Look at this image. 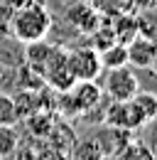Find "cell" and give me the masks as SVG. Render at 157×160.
<instances>
[{"label":"cell","instance_id":"obj_3","mask_svg":"<svg viewBox=\"0 0 157 160\" xmlns=\"http://www.w3.org/2000/svg\"><path fill=\"white\" fill-rule=\"evenodd\" d=\"M103 91L108 94L111 101H128L135 96L137 91V79L133 67H116V69H108L106 81H103Z\"/></svg>","mask_w":157,"mask_h":160},{"label":"cell","instance_id":"obj_9","mask_svg":"<svg viewBox=\"0 0 157 160\" xmlns=\"http://www.w3.org/2000/svg\"><path fill=\"white\" fill-rule=\"evenodd\" d=\"M128 67L133 69L155 67V40L137 35L133 42H128Z\"/></svg>","mask_w":157,"mask_h":160},{"label":"cell","instance_id":"obj_5","mask_svg":"<svg viewBox=\"0 0 157 160\" xmlns=\"http://www.w3.org/2000/svg\"><path fill=\"white\" fill-rule=\"evenodd\" d=\"M103 123L116 126V128H125V131H137L145 123L140 118V113L135 111V106L128 101H111L108 108L103 111Z\"/></svg>","mask_w":157,"mask_h":160},{"label":"cell","instance_id":"obj_17","mask_svg":"<svg viewBox=\"0 0 157 160\" xmlns=\"http://www.w3.org/2000/svg\"><path fill=\"white\" fill-rule=\"evenodd\" d=\"M17 111H15V101L12 96H5V94H0V123H7V126H12V123H17Z\"/></svg>","mask_w":157,"mask_h":160},{"label":"cell","instance_id":"obj_19","mask_svg":"<svg viewBox=\"0 0 157 160\" xmlns=\"http://www.w3.org/2000/svg\"><path fill=\"white\" fill-rule=\"evenodd\" d=\"M15 153H17V160H37V153H39V150H35V148H22V145L17 143Z\"/></svg>","mask_w":157,"mask_h":160},{"label":"cell","instance_id":"obj_11","mask_svg":"<svg viewBox=\"0 0 157 160\" xmlns=\"http://www.w3.org/2000/svg\"><path fill=\"white\" fill-rule=\"evenodd\" d=\"M130 103L135 106V111L140 113L142 123H150V121H155V118H157V96H155V94L137 89L135 96L130 99Z\"/></svg>","mask_w":157,"mask_h":160},{"label":"cell","instance_id":"obj_8","mask_svg":"<svg viewBox=\"0 0 157 160\" xmlns=\"http://www.w3.org/2000/svg\"><path fill=\"white\" fill-rule=\"evenodd\" d=\"M69 94H71V99H74V103H76L78 116H83V113L98 108L101 96H103V91L98 89L96 81H76V84L69 89Z\"/></svg>","mask_w":157,"mask_h":160},{"label":"cell","instance_id":"obj_7","mask_svg":"<svg viewBox=\"0 0 157 160\" xmlns=\"http://www.w3.org/2000/svg\"><path fill=\"white\" fill-rule=\"evenodd\" d=\"M66 20L71 22V25L76 27L78 32H83V35H91V32L96 30L98 25L103 22V18H101V12L96 10V5H93L91 0H81V2H74V5L69 8V12H66Z\"/></svg>","mask_w":157,"mask_h":160},{"label":"cell","instance_id":"obj_13","mask_svg":"<svg viewBox=\"0 0 157 160\" xmlns=\"http://www.w3.org/2000/svg\"><path fill=\"white\" fill-rule=\"evenodd\" d=\"M120 160H155V153L150 150V145L145 143L142 138H130V143L118 153Z\"/></svg>","mask_w":157,"mask_h":160},{"label":"cell","instance_id":"obj_22","mask_svg":"<svg viewBox=\"0 0 157 160\" xmlns=\"http://www.w3.org/2000/svg\"><path fill=\"white\" fill-rule=\"evenodd\" d=\"M101 160H120V158H118V155H103Z\"/></svg>","mask_w":157,"mask_h":160},{"label":"cell","instance_id":"obj_16","mask_svg":"<svg viewBox=\"0 0 157 160\" xmlns=\"http://www.w3.org/2000/svg\"><path fill=\"white\" fill-rule=\"evenodd\" d=\"M20 143V136L15 131V126H7V123H0V158H7L15 153Z\"/></svg>","mask_w":157,"mask_h":160},{"label":"cell","instance_id":"obj_10","mask_svg":"<svg viewBox=\"0 0 157 160\" xmlns=\"http://www.w3.org/2000/svg\"><path fill=\"white\" fill-rule=\"evenodd\" d=\"M111 27H113V35H116V42L120 44H128L137 37V22H135V15L133 10L130 12H120L111 20Z\"/></svg>","mask_w":157,"mask_h":160},{"label":"cell","instance_id":"obj_21","mask_svg":"<svg viewBox=\"0 0 157 160\" xmlns=\"http://www.w3.org/2000/svg\"><path fill=\"white\" fill-rule=\"evenodd\" d=\"M27 2H32V0H2V5L12 12V10H17V8H25Z\"/></svg>","mask_w":157,"mask_h":160},{"label":"cell","instance_id":"obj_6","mask_svg":"<svg viewBox=\"0 0 157 160\" xmlns=\"http://www.w3.org/2000/svg\"><path fill=\"white\" fill-rule=\"evenodd\" d=\"M133 136H135V131H125V128H116V126H108V123H106L91 138L96 140L98 150H101L103 155H118V153L130 143Z\"/></svg>","mask_w":157,"mask_h":160},{"label":"cell","instance_id":"obj_12","mask_svg":"<svg viewBox=\"0 0 157 160\" xmlns=\"http://www.w3.org/2000/svg\"><path fill=\"white\" fill-rule=\"evenodd\" d=\"M98 59H101V67H103V69L125 67V64H128V44L113 42L111 47H106V49L98 52Z\"/></svg>","mask_w":157,"mask_h":160},{"label":"cell","instance_id":"obj_1","mask_svg":"<svg viewBox=\"0 0 157 160\" xmlns=\"http://www.w3.org/2000/svg\"><path fill=\"white\" fill-rule=\"evenodd\" d=\"M7 30L22 44L44 40L52 30V15H49L44 0H32L25 8L12 10L10 18H7Z\"/></svg>","mask_w":157,"mask_h":160},{"label":"cell","instance_id":"obj_14","mask_svg":"<svg viewBox=\"0 0 157 160\" xmlns=\"http://www.w3.org/2000/svg\"><path fill=\"white\" fill-rule=\"evenodd\" d=\"M135 22H137V35H140V37L157 40V8H150V10H137Z\"/></svg>","mask_w":157,"mask_h":160},{"label":"cell","instance_id":"obj_4","mask_svg":"<svg viewBox=\"0 0 157 160\" xmlns=\"http://www.w3.org/2000/svg\"><path fill=\"white\" fill-rule=\"evenodd\" d=\"M64 49H59L57 44H49L44 40H37V42H30L27 49H25V59L30 64V69H35L39 77H44L57 62L64 59Z\"/></svg>","mask_w":157,"mask_h":160},{"label":"cell","instance_id":"obj_20","mask_svg":"<svg viewBox=\"0 0 157 160\" xmlns=\"http://www.w3.org/2000/svg\"><path fill=\"white\" fill-rule=\"evenodd\" d=\"M135 10H150V8H157V0H130Z\"/></svg>","mask_w":157,"mask_h":160},{"label":"cell","instance_id":"obj_18","mask_svg":"<svg viewBox=\"0 0 157 160\" xmlns=\"http://www.w3.org/2000/svg\"><path fill=\"white\" fill-rule=\"evenodd\" d=\"M37 160H69V155H64L59 150H52V148H44L42 153H37Z\"/></svg>","mask_w":157,"mask_h":160},{"label":"cell","instance_id":"obj_15","mask_svg":"<svg viewBox=\"0 0 157 160\" xmlns=\"http://www.w3.org/2000/svg\"><path fill=\"white\" fill-rule=\"evenodd\" d=\"M69 155H71V160H101L103 158V153L98 150L93 138H83V140L76 138V143H74V148H71Z\"/></svg>","mask_w":157,"mask_h":160},{"label":"cell","instance_id":"obj_2","mask_svg":"<svg viewBox=\"0 0 157 160\" xmlns=\"http://www.w3.org/2000/svg\"><path fill=\"white\" fill-rule=\"evenodd\" d=\"M66 67L71 69L76 81H96L98 74L103 72L98 52L88 44V47H76L66 52Z\"/></svg>","mask_w":157,"mask_h":160},{"label":"cell","instance_id":"obj_23","mask_svg":"<svg viewBox=\"0 0 157 160\" xmlns=\"http://www.w3.org/2000/svg\"><path fill=\"white\" fill-rule=\"evenodd\" d=\"M2 79H5V74H2V69H0V86H2Z\"/></svg>","mask_w":157,"mask_h":160}]
</instances>
